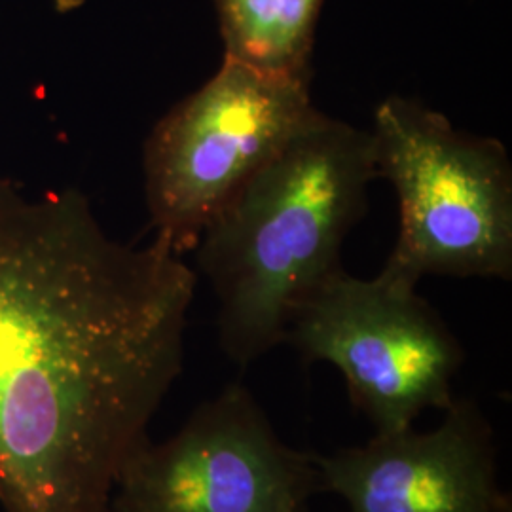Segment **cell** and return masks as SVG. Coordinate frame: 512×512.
Returning <instances> with one entry per match:
<instances>
[{"label":"cell","instance_id":"cell-3","mask_svg":"<svg viewBox=\"0 0 512 512\" xmlns=\"http://www.w3.org/2000/svg\"><path fill=\"white\" fill-rule=\"evenodd\" d=\"M376 177L399 200V234L384 272L512 277V165L494 137L454 128L437 110L393 95L368 129Z\"/></svg>","mask_w":512,"mask_h":512},{"label":"cell","instance_id":"cell-7","mask_svg":"<svg viewBox=\"0 0 512 512\" xmlns=\"http://www.w3.org/2000/svg\"><path fill=\"white\" fill-rule=\"evenodd\" d=\"M321 492L349 512H512L497 480L494 431L480 406L454 399L439 427L376 433L363 446L317 454Z\"/></svg>","mask_w":512,"mask_h":512},{"label":"cell","instance_id":"cell-6","mask_svg":"<svg viewBox=\"0 0 512 512\" xmlns=\"http://www.w3.org/2000/svg\"><path fill=\"white\" fill-rule=\"evenodd\" d=\"M317 454L287 446L243 384L200 404L169 439L122 467L109 512H308Z\"/></svg>","mask_w":512,"mask_h":512},{"label":"cell","instance_id":"cell-5","mask_svg":"<svg viewBox=\"0 0 512 512\" xmlns=\"http://www.w3.org/2000/svg\"><path fill=\"white\" fill-rule=\"evenodd\" d=\"M285 344L308 365L336 366L376 433L408 429L427 408L446 410L465 359L416 285L384 270L372 279L330 274L294 310Z\"/></svg>","mask_w":512,"mask_h":512},{"label":"cell","instance_id":"cell-1","mask_svg":"<svg viewBox=\"0 0 512 512\" xmlns=\"http://www.w3.org/2000/svg\"><path fill=\"white\" fill-rule=\"evenodd\" d=\"M198 275L110 238L78 190L0 181V505L109 512L184 365Z\"/></svg>","mask_w":512,"mask_h":512},{"label":"cell","instance_id":"cell-8","mask_svg":"<svg viewBox=\"0 0 512 512\" xmlns=\"http://www.w3.org/2000/svg\"><path fill=\"white\" fill-rule=\"evenodd\" d=\"M325 0H215L224 57L258 73L310 84Z\"/></svg>","mask_w":512,"mask_h":512},{"label":"cell","instance_id":"cell-4","mask_svg":"<svg viewBox=\"0 0 512 512\" xmlns=\"http://www.w3.org/2000/svg\"><path fill=\"white\" fill-rule=\"evenodd\" d=\"M310 84L232 59L165 112L143 148L154 239L183 256L256 171L315 112Z\"/></svg>","mask_w":512,"mask_h":512},{"label":"cell","instance_id":"cell-2","mask_svg":"<svg viewBox=\"0 0 512 512\" xmlns=\"http://www.w3.org/2000/svg\"><path fill=\"white\" fill-rule=\"evenodd\" d=\"M374 179L370 131L315 110L211 220L194 251L228 361L245 368L285 344L298 304L342 268Z\"/></svg>","mask_w":512,"mask_h":512}]
</instances>
